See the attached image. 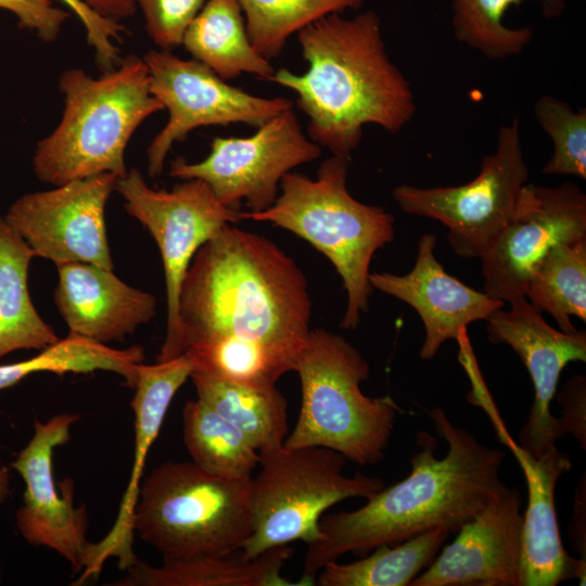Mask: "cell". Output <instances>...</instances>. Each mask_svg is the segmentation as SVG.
<instances>
[{"label": "cell", "mask_w": 586, "mask_h": 586, "mask_svg": "<svg viewBox=\"0 0 586 586\" xmlns=\"http://www.w3.org/2000/svg\"><path fill=\"white\" fill-rule=\"evenodd\" d=\"M311 300L296 262L270 239L230 224L193 257L179 297L180 355L246 345L291 361L311 331Z\"/></svg>", "instance_id": "cell-1"}, {"label": "cell", "mask_w": 586, "mask_h": 586, "mask_svg": "<svg viewBox=\"0 0 586 586\" xmlns=\"http://www.w3.org/2000/svg\"><path fill=\"white\" fill-rule=\"evenodd\" d=\"M429 416L448 445L446 455L438 458L435 437L420 431L409 475L358 509L323 514L319 538L307 544L302 585H315L319 570L345 553L360 558L379 545H396L438 526L457 533L506 485L499 476L502 450L455 426L440 407Z\"/></svg>", "instance_id": "cell-2"}, {"label": "cell", "mask_w": 586, "mask_h": 586, "mask_svg": "<svg viewBox=\"0 0 586 586\" xmlns=\"http://www.w3.org/2000/svg\"><path fill=\"white\" fill-rule=\"evenodd\" d=\"M297 41L307 71L280 68L268 81L295 92L308 138L320 148L349 160L366 125L397 133L412 119L410 84L386 53L375 12L327 15L301 29Z\"/></svg>", "instance_id": "cell-3"}, {"label": "cell", "mask_w": 586, "mask_h": 586, "mask_svg": "<svg viewBox=\"0 0 586 586\" xmlns=\"http://www.w3.org/2000/svg\"><path fill=\"white\" fill-rule=\"evenodd\" d=\"M63 114L33 156L36 177L53 186L104 173L123 178L127 144L142 122L164 110L151 92L142 58L128 55L99 77L80 68L62 73Z\"/></svg>", "instance_id": "cell-4"}, {"label": "cell", "mask_w": 586, "mask_h": 586, "mask_svg": "<svg viewBox=\"0 0 586 586\" xmlns=\"http://www.w3.org/2000/svg\"><path fill=\"white\" fill-rule=\"evenodd\" d=\"M347 158L323 160L315 178L290 171L275 203L262 212H242L241 220L266 221L307 241L342 279L346 307L341 327L355 330L369 309L373 288L370 264L394 239V217L381 206L357 201L347 189Z\"/></svg>", "instance_id": "cell-5"}, {"label": "cell", "mask_w": 586, "mask_h": 586, "mask_svg": "<svg viewBox=\"0 0 586 586\" xmlns=\"http://www.w3.org/2000/svg\"><path fill=\"white\" fill-rule=\"evenodd\" d=\"M294 372L301 408L283 446H319L360 466L383 460L399 407L390 395L369 397L360 388L369 364L342 335L311 329Z\"/></svg>", "instance_id": "cell-6"}, {"label": "cell", "mask_w": 586, "mask_h": 586, "mask_svg": "<svg viewBox=\"0 0 586 586\" xmlns=\"http://www.w3.org/2000/svg\"><path fill=\"white\" fill-rule=\"evenodd\" d=\"M251 480L166 461L141 484L133 530L163 559L239 551L254 530Z\"/></svg>", "instance_id": "cell-7"}, {"label": "cell", "mask_w": 586, "mask_h": 586, "mask_svg": "<svg viewBox=\"0 0 586 586\" xmlns=\"http://www.w3.org/2000/svg\"><path fill=\"white\" fill-rule=\"evenodd\" d=\"M346 459L319 446L259 454V471L251 480L254 530L242 548L252 559L293 542L306 545L320 536L319 521L335 504L369 498L384 487L379 476L343 473Z\"/></svg>", "instance_id": "cell-8"}, {"label": "cell", "mask_w": 586, "mask_h": 586, "mask_svg": "<svg viewBox=\"0 0 586 586\" xmlns=\"http://www.w3.org/2000/svg\"><path fill=\"white\" fill-rule=\"evenodd\" d=\"M528 181L519 122L502 125L496 151L484 156L479 175L451 187L400 184L392 196L410 215L429 217L448 228V242L462 258H481L492 246Z\"/></svg>", "instance_id": "cell-9"}, {"label": "cell", "mask_w": 586, "mask_h": 586, "mask_svg": "<svg viewBox=\"0 0 586 586\" xmlns=\"http://www.w3.org/2000/svg\"><path fill=\"white\" fill-rule=\"evenodd\" d=\"M115 191L125 209L154 238L163 262L167 329L157 361L180 356L179 297L189 266L200 247L225 226L241 220V211L222 205L202 180L189 179L168 190L151 188L137 168L117 178Z\"/></svg>", "instance_id": "cell-10"}, {"label": "cell", "mask_w": 586, "mask_h": 586, "mask_svg": "<svg viewBox=\"0 0 586 586\" xmlns=\"http://www.w3.org/2000/svg\"><path fill=\"white\" fill-rule=\"evenodd\" d=\"M320 155L321 148L304 135L296 113L289 109L250 137L214 138L201 162L175 158L169 176L202 180L226 207L240 211L244 202L255 213L275 203L288 173Z\"/></svg>", "instance_id": "cell-11"}, {"label": "cell", "mask_w": 586, "mask_h": 586, "mask_svg": "<svg viewBox=\"0 0 586 586\" xmlns=\"http://www.w3.org/2000/svg\"><path fill=\"white\" fill-rule=\"evenodd\" d=\"M142 59L149 69L151 92L168 111L167 123L146 150L148 174L152 178L163 173L174 143L184 141L192 130L230 124L258 128L293 107L288 98L253 95L227 84L206 65L180 59L170 51L150 50Z\"/></svg>", "instance_id": "cell-12"}, {"label": "cell", "mask_w": 586, "mask_h": 586, "mask_svg": "<svg viewBox=\"0 0 586 586\" xmlns=\"http://www.w3.org/2000/svg\"><path fill=\"white\" fill-rule=\"evenodd\" d=\"M116 179L104 173L24 194L4 218L36 256L55 265L86 263L113 269L104 209Z\"/></svg>", "instance_id": "cell-13"}, {"label": "cell", "mask_w": 586, "mask_h": 586, "mask_svg": "<svg viewBox=\"0 0 586 586\" xmlns=\"http://www.w3.org/2000/svg\"><path fill=\"white\" fill-rule=\"evenodd\" d=\"M586 238V195L574 183H526L509 220L480 258L483 292L509 303L525 296L533 265L553 245Z\"/></svg>", "instance_id": "cell-14"}, {"label": "cell", "mask_w": 586, "mask_h": 586, "mask_svg": "<svg viewBox=\"0 0 586 586\" xmlns=\"http://www.w3.org/2000/svg\"><path fill=\"white\" fill-rule=\"evenodd\" d=\"M79 415L61 413L47 422L35 420L34 435L17 454L11 467L25 483L23 504L16 511V526L22 537L33 546L58 552L80 574L87 564L90 544L86 532L87 511L84 504L74 505V482L66 477L60 491L52 472L55 448L71 438V428Z\"/></svg>", "instance_id": "cell-15"}, {"label": "cell", "mask_w": 586, "mask_h": 586, "mask_svg": "<svg viewBox=\"0 0 586 586\" xmlns=\"http://www.w3.org/2000/svg\"><path fill=\"white\" fill-rule=\"evenodd\" d=\"M486 319V333L494 344L509 345L524 364L534 386L527 421L519 434L522 449L539 457L566 435L550 411L560 374L571 361H586V332L566 333L552 328L525 296L509 302Z\"/></svg>", "instance_id": "cell-16"}, {"label": "cell", "mask_w": 586, "mask_h": 586, "mask_svg": "<svg viewBox=\"0 0 586 586\" xmlns=\"http://www.w3.org/2000/svg\"><path fill=\"white\" fill-rule=\"evenodd\" d=\"M521 505L505 485L409 586H520Z\"/></svg>", "instance_id": "cell-17"}, {"label": "cell", "mask_w": 586, "mask_h": 586, "mask_svg": "<svg viewBox=\"0 0 586 586\" xmlns=\"http://www.w3.org/2000/svg\"><path fill=\"white\" fill-rule=\"evenodd\" d=\"M192 370L193 361L188 354L154 365H139L132 388L135 395L130 403L135 417V457L129 481L113 526L100 542L90 544L87 564L77 584L98 576L111 558L117 560L122 571H126L138 559L132 547V520L146 457L174 396L190 378Z\"/></svg>", "instance_id": "cell-18"}, {"label": "cell", "mask_w": 586, "mask_h": 586, "mask_svg": "<svg viewBox=\"0 0 586 586\" xmlns=\"http://www.w3.org/2000/svg\"><path fill=\"white\" fill-rule=\"evenodd\" d=\"M436 237L423 233L417 257L406 275L371 272L373 289L410 305L420 316L424 340L420 358L432 359L448 340H458L467 326L486 320L506 303L476 291L449 275L435 255Z\"/></svg>", "instance_id": "cell-19"}, {"label": "cell", "mask_w": 586, "mask_h": 586, "mask_svg": "<svg viewBox=\"0 0 586 586\" xmlns=\"http://www.w3.org/2000/svg\"><path fill=\"white\" fill-rule=\"evenodd\" d=\"M56 267L54 302L69 334L102 344L123 341L156 314L155 296L125 283L113 269L86 263Z\"/></svg>", "instance_id": "cell-20"}, {"label": "cell", "mask_w": 586, "mask_h": 586, "mask_svg": "<svg viewBox=\"0 0 586 586\" xmlns=\"http://www.w3.org/2000/svg\"><path fill=\"white\" fill-rule=\"evenodd\" d=\"M513 453L527 485V506L522 523L520 586H557L578 578L585 583V559L564 549L557 520L555 491L558 480L570 471L569 456L556 445L533 457L518 445Z\"/></svg>", "instance_id": "cell-21"}, {"label": "cell", "mask_w": 586, "mask_h": 586, "mask_svg": "<svg viewBox=\"0 0 586 586\" xmlns=\"http://www.w3.org/2000/svg\"><path fill=\"white\" fill-rule=\"evenodd\" d=\"M288 546L247 558L242 549L225 555L163 559L152 566L137 559L115 586H292L282 568L291 556Z\"/></svg>", "instance_id": "cell-22"}, {"label": "cell", "mask_w": 586, "mask_h": 586, "mask_svg": "<svg viewBox=\"0 0 586 586\" xmlns=\"http://www.w3.org/2000/svg\"><path fill=\"white\" fill-rule=\"evenodd\" d=\"M181 46L224 80L242 74L269 80L276 72L253 47L239 0H206L187 27Z\"/></svg>", "instance_id": "cell-23"}, {"label": "cell", "mask_w": 586, "mask_h": 586, "mask_svg": "<svg viewBox=\"0 0 586 586\" xmlns=\"http://www.w3.org/2000/svg\"><path fill=\"white\" fill-rule=\"evenodd\" d=\"M196 398L234 425L259 453L283 446L288 403L277 385L253 386L193 369Z\"/></svg>", "instance_id": "cell-24"}, {"label": "cell", "mask_w": 586, "mask_h": 586, "mask_svg": "<svg viewBox=\"0 0 586 586\" xmlns=\"http://www.w3.org/2000/svg\"><path fill=\"white\" fill-rule=\"evenodd\" d=\"M34 257L26 241L0 216V358L18 349H43L60 340L28 292Z\"/></svg>", "instance_id": "cell-25"}, {"label": "cell", "mask_w": 586, "mask_h": 586, "mask_svg": "<svg viewBox=\"0 0 586 586\" xmlns=\"http://www.w3.org/2000/svg\"><path fill=\"white\" fill-rule=\"evenodd\" d=\"M450 532L443 526L396 545H379L349 563L332 561L315 577L319 586H409L437 556Z\"/></svg>", "instance_id": "cell-26"}, {"label": "cell", "mask_w": 586, "mask_h": 586, "mask_svg": "<svg viewBox=\"0 0 586 586\" xmlns=\"http://www.w3.org/2000/svg\"><path fill=\"white\" fill-rule=\"evenodd\" d=\"M525 297L549 314L558 329L578 331L572 318L586 321V238L553 245L530 270Z\"/></svg>", "instance_id": "cell-27"}, {"label": "cell", "mask_w": 586, "mask_h": 586, "mask_svg": "<svg viewBox=\"0 0 586 586\" xmlns=\"http://www.w3.org/2000/svg\"><path fill=\"white\" fill-rule=\"evenodd\" d=\"M144 359V348L140 345L117 349L79 335L68 334L29 359L0 365V392L38 372L62 375L91 373L98 370L119 374L127 386L133 388L138 367Z\"/></svg>", "instance_id": "cell-28"}, {"label": "cell", "mask_w": 586, "mask_h": 586, "mask_svg": "<svg viewBox=\"0 0 586 586\" xmlns=\"http://www.w3.org/2000/svg\"><path fill=\"white\" fill-rule=\"evenodd\" d=\"M182 420L191 461L217 475L252 476L259 453L234 425L199 398L184 404Z\"/></svg>", "instance_id": "cell-29"}, {"label": "cell", "mask_w": 586, "mask_h": 586, "mask_svg": "<svg viewBox=\"0 0 586 586\" xmlns=\"http://www.w3.org/2000/svg\"><path fill=\"white\" fill-rule=\"evenodd\" d=\"M249 38L267 60L278 58L291 35L333 13L358 9L364 0H239Z\"/></svg>", "instance_id": "cell-30"}, {"label": "cell", "mask_w": 586, "mask_h": 586, "mask_svg": "<svg viewBox=\"0 0 586 586\" xmlns=\"http://www.w3.org/2000/svg\"><path fill=\"white\" fill-rule=\"evenodd\" d=\"M456 39L491 60L520 54L530 43V27L509 28L504 24L507 9L523 0H450Z\"/></svg>", "instance_id": "cell-31"}, {"label": "cell", "mask_w": 586, "mask_h": 586, "mask_svg": "<svg viewBox=\"0 0 586 586\" xmlns=\"http://www.w3.org/2000/svg\"><path fill=\"white\" fill-rule=\"evenodd\" d=\"M534 113L552 140L553 151L542 169L546 175H570L586 179V110L574 112L564 101L543 95Z\"/></svg>", "instance_id": "cell-32"}, {"label": "cell", "mask_w": 586, "mask_h": 586, "mask_svg": "<svg viewBox=\"0 0 586 586\" xmlns=\"http://www.w3.org/2000/svg\"><path fill=\"white\" fill-rule=\"evenodd\" d=\"M206 0H136L151 40L164 51L181 46L183 34Z\"/></svg>", "instance_id": "cell-33"}, {"label": "cell", "mask_w": 586, "mask_h": 586, "mask_svg": "<svg viewBox=\"0 0 586 586\" xmlns=\"http://www.w3.org/2000/svg\"><path fill=\"white\" fill-rule=\"evenodd\" d=\"M76 14L82 24L87 42L94 50L99 67L105 72L120 62L118 43L124 41L125 26L103 17L90 9L82 0H60Z\"/></svg>", "instance_id": "cell-34"}, {"label": "cell", "mask_w": 586, "mask_h": 586, "mask_svg": "<svg viewBox=\"0 0 586 586\" xmlns=\"http://www.w3.org/2000/svg\"><path fill=\"white\" fill-rule=\"evenodd\" d=\"M0 9L15 14L18 25L44 42L58 40L69 13L54 7L51 0H0Z\"/></svg>", "instance_id": "cell-35"}, {"label": "cell", "mask_w": 586, "mask_h": 586, "mask_svg": "<svg viewBox=\"0 0 586 586\" xmlns=\"http://www.w3.org/2000/svg\"><path fill=\"white\" fill-rule=\"evenodd\" d=\"M562 406L559 418L566 434H572L585 449L586 445V378L575 374L555 395Z\"/></svg>", "instance_id": "cell-36"}, {"label": "cell", "mask_w": 586, "mask_h": 586, "mask_svg": "<svg viewBox=\"0 0 586 586\" xmlns=\"http://www.w3.org/2000/svg\"><path fill=\"white\" fill-rule=\"evenodd\" d=\"M99 15L119 21L132 16L137 11L136 0H82Z\"/></svg>", "instance_id": "cell-37"}, {"label": "cell", "mask_w": 586, "mask_h": 586, "mask_svg": "<svg viewBox=\"0 0 586 586\" xmlns=\"http://www.w3.org/2000/svg\"><path fill=\"white\" fill-rule=\"evenodd\" d=\"M585 480L578 485L575 498L574 514L570 526V539L574 549L585 558Z\"/></svg>", "instance_id": "cell-38"}, {"label": "cell", "mask_w": 586, "mask_h": 586, "mask_svg": "<svg viewBox=\"0 0 586 586\" xmlns=\"http://www.w3.org/2000/svg\"><path fill=\"white\" fill-rule=\"evenodd\" d=\"M10 473L4 467H0V504L7 500L10 496ZM2 582V572L0 565V583Z\"/></svg>", "instance_id": "cell-39"}]
</instances>
